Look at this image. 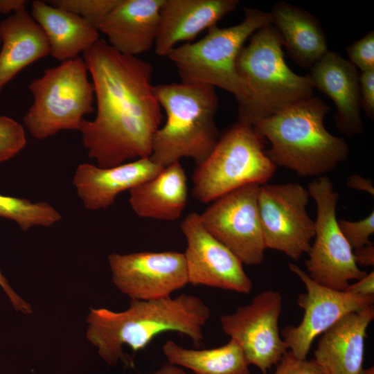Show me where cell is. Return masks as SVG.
Wrapping results in <instances>:
<instances>
[{
	"label": "cell",
	"instance_id": "obj_13",
	"mask_svg": "<svg viewBox=\"0 0 374 374\" xmlns=\"http://www.w3.org/2000/svg\"><path fill=\"white\" fill-rule=\"evenodd\" d=\"M107 261L114 285L131 300L170 297L189 284L184 253H113Z\"/></svg>",
	"mask_w": 374,
	"mask_h": 374
},
{
	"label": "cell",
	"instance_id": "obj_10",
	"mask_svg": "<svg viewBox=\"0 0 374 374\" xmlns=\"http://www.w3.org/2000/svg\"><path fill=\"white\" fill-rule=\"evenodd\" d=\"M309 197L308 189L296 183L260 186L258 210L266 249L294 260L308 253L314 235V221L306 209Z\"/></svg>",
	"mask_w": 374,
	"mask_h": 374
},
{
	"label": "cell",
	"instance_id": "obj_4",
	"mask_svg": "<svg viewBox=\"0 0 374 374\" xmlns=\"http://www.w3.org/2000/svg\"><path fill=\"white\" fill-rule=\"evenodd\" d=\"M154 91L166 121L153 137L150 159L163 168L183 158L199 164L220 136L215 121V87L181 82L158 84Z\"/></svg>",
	"mask_w": 374,
	"mask_h": 374
},
{
	"label": "cell",
	"instance_id": "obj_28",
	"mask_svg": "<svg viewBox=\"0 0 374 374\" xmlns=\"http://www.w3.org/2000/svg\"><path fill=\"white\" fill-rule=\"evenodd\" d=\"M26 143L24 126L10 117L0 116V163L15 157Z\"/></svg>",
	"mask_w": 374,
	"mask_h": 374
},
{
	"label": "cell",
	"instance_id": "obj_8",
	"mask_svg": "<svg viewBox=\"0 0 374 374\" xmlns=\"http://www.w3.org/2000/svg\"><path fill=\"white\" fill-rule=\"evenodd\" d=\"M82 57L46 69L28 86L33 101L23 121L35 139L63 130H78L84 116L94 112V88Z\"/></svg>",
	"mask_w": 374,
	"mask_h": 374
},
{
	"label": "cell",
	"instance_id": "obj_26",
	"mask_svg": "<svg viewBox=\"0 0 374 374\" xmlns=\"http://www.w3.org/2000/svg\"><path fill=\"white\" fill-rule=\"evenodd\" d=\"M0 217L15 222L23 231L33 227H50L62 220L61 214L46 202L0 194Z\"/></svg>",
	"mask_w": 374,
	"mask_h": 374
},
{
	"label": "cell",
	"instance_id": "obj_11",
	"mask_svg": "<svg viewBox=\"0 0 374 374\" xmlns=\"http://www.w3.org/2000/svg\"><path fill=\"white\" fill-rule=\"evenodd\" d=\"M260 186L250 184L232 190L199 214L204 229L246 265L260 264L266 249L258 202Z\"/></svg>",
	"mask_w": 374,
	"mask_h": 374
},
{
	"label": "cell",
	"instance_id": "obj_9",
	"mask_svg": "<svg viewBox=\"0 0 374 374\" xmlns=\"http://www.w3.org/2000/svg\"><path fill=\"white\" fill-rule=\"evenodd\" d=\"M310 196L317 205L314 242L308 252V276L330 289L344 291L350 281L367 272L355 261L353 250L343 235L336 217L339 195L329 177L321 176L308 184Z\"/></svg>",
	"mask_w": 374,
	"mask_h": 374
},
{
	"label": "cell",
	"instance_id": "obj_14",
	"mask_svg": "<svg viewBox=\"0 0 374 374\" xmlns=\"http://www.w3.org/2000/svg\"><path fill=\"white\" fill-rule=\"evenodd\" d=\"M289 268L303 283L306 292L297 299L303 310L301 321L286 326L282 337L287 348L297 358L305 359L317 337L346 314L373 305L374 296L330 289L314 281L296 265L290 262Z\"/></svg>",
	"mask_w": 374,
	"mask_h": 374
},
{
	"label": "cell",
	"instance_id": "obj_21",
	"mask_svg": "<svg viewBox=\"0 0 374 374\" xmlns=\"http://www.w3.org/2000/svg\"><path fill=\"white\" fill-rule=\"evenodd\" d=\"M0 93L18 73L50 55L48 40L26 8L0 23Z\"/></svg>",
	"mask_w": 374,
	"mask_h": 374
},
{
	"label": "cell",
	"instance_id": "obj_24",
	"mask_svg": "<svg viewBox=\"0 0 374 374\" xmlns=\"http://www.w3.org/2000/svg\"><path fill=\"white\" fill-rule=\"evenodd\" d=\"M270 15L287 54L299 66L310 69L328 51L321 23L306 10L279 1Z\"/></svg>",
	"mask_w": 374,
	"mask_h": 374
},
{
	"label": "cell",
	"instance_id": "obj_5",
	"mask_svg": "<svg viewBox=\"0 0 374 374\" xmlns=\"http://www.w3.org/2000/svg\"><path fill=\"white\" fill-rule=\"evenodd\" d=\"M280 34L272 24L256 30L240 50L237 71L251 95L249 107L238 122L254 126L290 105L312 96L309 75H299L286 64Z\"/></svg>",
	"mask_w": 374,
	"mask_h": 374
},
{
	"label": "cell",
	"instance_id": "obj_20",
	"mask_svg": "<svg viewBox=\"0 0 374 374\" xmlns=\"http://www.w3.org/2000/svg\"><path fill=\"white\" fill-rule=\"evenodd\" d=\"M163 3V0H120L98 31L115 50L136 57L154 46Z\"/></svg>",
	"mask_w": 374,
	"mask_h": 374
},
{
	"label": "cell",
	"instance_id": "obj_27",
	"mask_svg": "<svg viewBox=\"0 0 374 374\" xmlns=\"http://www.w3.org/2000/svg\"><path fill=\"white\" fill-rule=\"evenodd\" d=\"M120 0H53V6L75 13L98 30L108 14Z\"/></svg>",
	"mask_w": 374,
	"mask_h": 374
},
{
	"label": "cell",
	"instance_id": "obj_16",
	"mask_svg": "<svg viewBox=\"0 0 374 374\" xmlns=\"http://www.w3.org/2000/svg\"><path fill=\"white\" fill-rule=\"evenodd\" d=\"M162 169L150 157L109 168L81 163L72 182L84 208L98 211L107 209L119 194L152 178Z\"/></svg>",
	"mask_w": 374,
	"mask_h": 374
},
{
	"label": "cell",
	"instance_id": "obj_38",
	"mask_svg": "<svg viewBox=\"0 0 374 374\" xmlns=\"http://www.w3.org/2000/svg\"><path fill=\"white\" fill-rule=\"evenodd\" d=\"M152 374H187L180 367L168 364L163 365Z\"/></svg>",
	"mask_w": 374,
	"mask_h": 374
},
{
	"label": "cell",
	"instance_id": "obj_35",
	"mask_svg": "<svg viewBox=\"0 0 374 374\" xmlns=\"http://www.w3.org/2000/svg\"><path fill=\"white\" fill-rule=\"evenodd\" d=\"M354 258L357 266L374 265V245L372 242L353 250Z\"/></svg>",
	"mask_w": 374,
	"mask_h": 374
},
{
	"label": "cell",
	"instance_id": "obj_22",
	"mask_svg": "<svg viewBox=\"0 0 374 374\" xmlns=\"http://www.w3.org/2000/svg\"><path fill=\"white\" fill-rule=\"evenodd\" d=\"M187 200L188 180L180 161L163 168L154 177L130 190V205L141 217L177 220Z\"/></svg>",
	"mask_w": 374,
	"mask_h": 374
},
{
	"label": "cell",
	"instance_id": "obj_37",
	"mask_svg": "<svg viewBox=\"0 0 374 374\" xmlns=\"http://www.w3.org/2000/svg\"><path fill=\"white\" fill-rule=\"evenodd\" d=\"M27 4L28 1L24 0H0V15L26 8Z\"/></svg>",
	"mask_w": 374,
	"mask_h": 374
},
{
	"label": "cell",
	"instance_id": "obj_2",
	"mask_svg": "<svg viewBox=\"0 0 374 374\" xmlns=\"http://www.w3.org/2000/svg\"><path fill=\"white\" fill-rule=\"evenodd\" d=\"M211 317L208 305L198 296L181 294L156 300H131L128 308L115 312L91 308L87 318V340L109 366L125 362L123 347L144 349L158 335L175 332L201 346L204 327Z\"/></svg>",
	"mask_w": 374,
	"mask_h": 374
},
{
	"label": "cell",
	"instance_id": "obj_1",
	"mask_svg": "<svg viewBox=\"0 0 374 374\" xmlns=\"http://www.w3.org/2000/svg\"><path fill=\"white\" fill-rule=\"evenodd\" d=\"M82 58L96 103L94 118H84L79 130L89 157L102 168L149 157L162 120L151 64L117 51L101 39Z\"/></svg>",
	"mask_w": 374,
	"mask_h": 374
},
{
	"label": "cell",
	"instance_id": "obj_32",
	"mask_svg": "<svg viewBox=\"0 0 374 374\" xmlns=\"http://www.w3.org/2000/svg\"><path fill=\"white\" fill-rule=\"evenodd\" d=\"M361 107L371 119L374 118V70L361 72L359 75Z\"/></svg>",
	"mask_w": 374,
	"mask_h": 374
},
{
	"label": "cell",
	"instance_id": "obj_3",
	"mask_svg": "<svg viewBox=\"0 0 374 374\" xmlns=\"http://www.w3.org/2000/svg\"><path fill=\"white\" fill-rule=\"evenodd\" d=\"M330 107L319 98L301 100L253 127L271 147L266 152L276 166L301 177H321L344 161L349 148L345 140L331 134L323 120Z\"/></svg>",
	"mask_w": 374,
	"mask_h": 374
},
{
	"label": "cell",
	"instance_id": "obj_33",
	"mask_svg": "<svg viewBox=\"0 0 374 374\" xmlns=\"http://www.w3.org/2000/svg\"><path fill=\"white\" fill-rule=\"evenodd\" d=\"M0 287L8 296L16 311L25 314H30L32 313L31 305L17 294L1 271Z\"/></svg>",
	"mask_w": 374,
	"mask_h": 374
},
{
	"label": "cell",
	"instance_id": "obj_18",
	"mask_svg": "<svg viewBox=\"0 0 374 374\" xmlns=\"http://www.w3.org/2000/svg\"><path fill=\"white\" fill-rule=\"evenodd\" d=\"M373 318L371 305L346 314L321 335L314 359L323 374H360L367 328Z\"/></svg>",
	"mask_w": 374,
	"mask_h": 374
},
{
	"label": "cell",
	"instance_id": "obj_30",
	"mask_svg": "<svg viewBox=\"0 0 374 374\" xmlns=\"http://www.w3.org/2000/svg\"><path fill=\"white\" fill-rule=\"evenodd\" d=\"M346 52L350 62L361 72L374 70V31L354 42L346 48Z\"/></svg>",
	"mask_w": 374,
	"mask_h": 374
},
{
	"label": "cell",
	"instance_id": "obj_36",
	"mask_svg": "<svg viewBox=\"0 0 374 374\" xmlns=\"http://www.w3.org/2000/svg\"><path fill=\"white\" fill-rule=\"evenodd\" d=\"M347 185L349 188L366 192L373 196L374 187L373 181L358 175H353L348 177Z\"/></svg>",
	"mask_w": 374,
	"mask_h": 374
},
{
	"label": "cell",
	"instance_id": "obj_34",
	"mask_svg": "<svg viewBox=\"0 0 374 374\" xmlns=\"http://www.w3.org/2000/svg\"><path fill=\"white\" fill-rule=\"evenodd\" d=\"M344 291L364 296H374V271L366 273L355 283L349 284Z\"/></svg>",
	"mask_w": 374,
	"mask_h": 374
},
{
	"label": "cell",
	"instance_id": "obj_23",
	"mask_svg": "<svg viewBox=\"0 0 374 374\" xmlns=\"http://www.w3.org/2000/svg\"><path fill=\"white\" fill-rule=\"evenodd\" d=\"M30 15L42 29L49 44L50 55L63 62L79 57L99 39V31L70 11L35 0Z\"/></svg>",
	"mask_w": 374,
	"mask_h": 374
},
{
	"label": "cell",
	"instance_id": "obj_6",
	"mask_svg": "<svg viewBox=\"0 0 374 374\" xmlns=\"http://www.w3.org/2000/svg\"><path fill=\"white\" fill-rule=\"evenodd\" d=\"M244 12L240 24L223 28L214 26L201 39L176 46L167 56L181 82L217 87L232 93L239 103L238 114L249 107L251 95L237 71L238 55L250 36L271 24L269 12L255 8Z\"/></svg>",
	"mask_w": 374,
	"mask_h": 374
},
{
	"label": "cell",
	"instance_id": "obj_17",
	"mask_svg": "<svg viewBox=\"0 0 374 374\" xmlns=\"http://www.w3.org/2000/svg\"><path fill=\"white\" fill-rule=\"evenodd\" d=\"M314 87L335 103L337 128L347 136L364 130L361 117L359 75L355 66L339 53L328 51L311 68L308 74Z\"/></svg>",
	"mask_w": 374,
	"mask_h": 374
},
{
	"label": "cell",
	"instance_id": "obj_19",
	"mask_svg": "<svg viewBox=\"0 0 374 374\" xmlns=\"http://www.w3.org/2000/svg\"><path fill=\"white\" fill-rule=\"evenodd\" d=\"M238 0H163L154 44L159 56H168L181 42H190L205 29L216 26L233 11Z\"/></svg>",
	"mask_w": 374,
	"mask_h": 374
},
{
	"label": "cell",
	"instance_id": "obj_29",
	"mask_svg": "<svg viewBox=\"0 0 374 374\" xmlns=\"http://www.w3.org/2000/svg\"><path fill=\"white\" fill-rule=\"evenodd\" d=\"M338 224L353 250L359 249L371 242L369 238L374 233V212L358 221L338 220Z\"/></svg>",
	"mask_w": 374,
	"mask_h": 374
},
{
	"label": "cell",
	"instance_id": "obj_12",
	"mask_svg": "<svg viewBox=\"0 0 374 374\" xmlns=\"http://www.w3.org/2000/svg\"><path fill=\"white\" fill-rule=\"evenodd\" d=\"M282 308L280 293L269 290L220 319L223 332L240 345L249 366H256L262 373L276 365L288 350L278 328Z\"/></svg>",
	"mask_w": 374,
	"mask_h": 374
},
{
	"label": "cell",
	"instance_id": "obj_31",
	"mask_svg": "<svg viewBox=\"0 0 374 374\" xmlns=\"http://www.w3.org/2000/svg\"><path fill=\"white\" fill-rule=\"evenodd\" d=\"M262 374H267L262 373ZM272 374H323L314 359H300L287 350L276 364Z\"/></svg>",
	"mask_w": 374,
	"mask_h": 374
},
{
	"label": "cell",
	"instance_id": "obj_7",
	"mask_svg": "<svg viewBox=\"0 0 374 374\" xmlns=\"http://www.w3.org/2000/svg\"><path fill=\"white\" fill-rule=\"evenodd\" d=\"M265 141L253 126L240 122L224 132L194 169L193 197L206 204L247 184H265L277 167L265 151Z\"/></svg>",
	"mask_w": 374,
	"mask_h": 374
},
{
	"label": "cell",
	"instance_id": "obj_40",
	"mask_svg": "<svg viewBox=\"0 0 374 374\" xmlns=\"http://www.w3.org/2000/svg\"><path fill=\"white\" fill-rule=\"evenodd\" d=\"M0 45H1V39H0Z\"/></svg>",
	"mask_w": 374,
	"mask_h": 374
},
{
	"label": "cell",
	"instance_id": "obj_39",
	"mask_svg": "<svg viewBox=\"0 0 374 374\" xmlns=\"http://www.w3.org/2000/svg\"><path fill=\"white\" fill-rule=\"evenodd\" d=\"M360 374H374V367H370L366 369H363Z\"/></svg>",
	"mask_w": 374,
	"mask_h": 374
},
{
	"label": "cell",
	"instance_id": "obj_25",
	"mask_svg": "<svg viewBox=\"0 0 374 374\" xmlns=\"http://www.w3.org/2000/svg\"><path fill=\"white\" fill-rule=\"evenodd\" d=\"M162 350L168 364L195 374H250L244 353L233 339L223 346L207 349L186 348L168 340Z\"/></svg>",
	"mask_w": 374,
	"mask_h": 374
},
{
	"label": "cell",
	"instance_id": "obj_15",
	"mask_svg": "<svg viewBox=\"0 0 374 374\" xmlns=\"http://www.w3.org/2000/svg\"><path fill=\"white\" fill-rule=\"evenodd\" d=\"M186 240L184 253L188 283L247 294L253 282L240 259L203 226L199 214L190 213L181 222Z\"/></svg>",
	"mask_w": 374,
	"mask_h": 374
}]
</instances>
